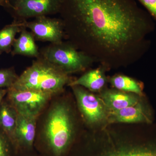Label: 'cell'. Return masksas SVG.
<instances>
[{
    "label": "cell",
    "instance_id": "8",
    "mask_svg": "<svg viewBox=\"0 0 156 156\" xmlns=\"http://www.w3.org/2000/svg\"><path fill=\"white\" fill-rule=\"evenodd\" d=\"M62 0H14L12 9L22 19L58 13Z\"/></svg>",
    "mask_w": 156,
    "mask_h": 156
},
{
    "label": "cell",
    "instance_id": "16",
    "mask_svg": "<svg viewBox=\"0 0 156 156\" xmlns=\"http://www.w3.org/2000/svg\"><path fill=\"white\" fill-rule=\"evenodd\" d=\"M110 82L117 90L127 93H134L140 96L143 95L142 84L128 76L123 75L113 76L111 78Z\"/></svg>",
    "mask_w": 156,
    "mask_h": 156
},
{
    "label": "cell",
    "instance_id": "21",
    "mask_svg": "<svg viewBox=\"0 0 156 156\" xmlns=\"http://www.w3.org/2000/svg\"><path fill=\"white\" fill-rule=\"evenodd\" d=\"M0 2H1V5L12 9V5L10 3L9 0H0Z\"/></svg>",
    "mask_w": 156,
    "mask_h": 156
},
{
    "label": "cell",
    "instance_id": "19",
    "mask_svg": "<svg viewBox=\"0 0 156 156\" xmlns=\"http://www.w3.org/2000/svg\"><path fill=\"white\" fill-rule=\"evenodd\" d=\"M147 10L150 14L156 20V0H138Z\"/></svg>",
    "mask_w": 156,
    "mask_h": 156
},
{
    "label": "cell",
    "instance_id": "10",
    "mask_svg": "<svg viewBox=\"0 0 156 156\" xmlns=\"http://www.w3.org/2000/svg\"><path fill=\"white\" fill-rule=\"evenodd\" d=\"M139 95L115 89H106L101 92V97L109 112H114L135 105L140 101Z\"/></svg>",
    "mask_w": 156,
    "mask_h": 156
},
{
    "label": "cell",
    "instance_id": "15",
    "mask_svg": "<svg viewBox=\"0 0 156 156\" xmlns=\"http://www.w3.org/2000/svg\"><path fill=\"white\" fill-rule=\"evenodd\" d=\"M17 112L12 105L4 103L0 107V127L11 138H14Z\"/></svg>",
    "mask_w": 156,
    "mask_h": 156
},
{
    "label": "cell",
    "instance_id": "2",
    "mask_svg": "<svg viewBox=\"0 0 156 156\" xmlns=\"http://www.w3.org/2000/svg\"><path fill=\"white\" fill-rule=\"evenodd\" d=\"M69 81L68 75L39 56L9 89L34 90L55 95L61 92Z\"/></svg>",
    "mask_w": 156,
    "mask_h": 156
},
{
    "label": "cell",
    "instance_id": "1",
    "mask_svg": "<svg viewBox=\"0 0 156 156\" xmlns=\"http://www.w3.org/2000/svg\"><path fill=\"white\" fill-rule=\"evenodd\" d=\"M58 13L68 42L105 67L141 58L154 28L135 0H62Z\"/></svg>",
    "mask_w": 156,
    "mask_h": 156
},
{
    "label": "cell",
    "instance_id": "6",
    "mask_svg": "<svg viewBox=\"0 0 156 156\" xmlns=\"http://www.w3.org/2000/svg\"><path fill=\"white\" fill-rule=\"evenodd\" d=\"M72 87L81 112L87 122L97 124L106 118L108 110L101 98L80 86Z\"/></svg>",
    "mask_w": 156,
    "mask_h": 156
},
{
    "label": "cell",
    "instance_id": "3",
    "mask_svg": "<svg viewBox=\"0 0 156 156\" xmlns=\"http://www.w3.org/2000/svg\"><path fill=\"white\" fill-rule=\"evenodd\" d=\"M73 123L69 107L57 102L50 109L44 127V134L48 145L54 154L61 155L72 140Z\"/></svg>",
    "mask_w": 156,
    "mask_h": 156
},
{
    "label": "cell",
    "instance_id": "18",
    "mask_svg": "<svg viewBox=\"0 0 156 156\" xmlns=\"http://www.w3.org/2000/svg\"><path fill=\"white\" fill-rule=\"evenodd\" d=\"M18 77L13 69H8L0 70V88H11Z\"/></svg>",
    "mask_w": 156,
    "mask_h": 156
},
{
    "label": "cell",
    "instance_id": "12",
    "mask_svg": "<svg viewBox=\"0 0 156 156\" xmlns=\"http://www.w3.org/2000/svg\"><path fill=\"white\" fill-rule=\"evenodd\" d=\"M105 66L91 70L85 73L80 77L70 82L71 87L80 86L92 92H98L103 89L106 85L107 78L105 73Z\"/></svg>",
    "mask_w": 156,
    "mask_h": 156
},
{
    "label": "cell",
    "instance_id": "20",
    "mask_svg": "<svg viewBox=\"0 0 156 156\" xmlns=\"http://www.w3.org/2000/svg\"><path fill=\"white\" fill-rule=\"evenodd\" d=\"M0 156H9V146L5 137L0 133Z\"/></svg>",
    "mask_w": 156,
    "mask_h": 156
},
{
    "label": "cell",
    "instance_id": "5",
    "mask_svg": "<svg viewBox=\"0 0 156 156\" xmlns=\"http://www.w3.org/2000/svg\"><path fill=\"white\" fill-rule=\"evenodd\" d=\"M53 95L34 90L9 89V98L11 105L18 113L28 116L37 117Z\"/></svg>",
    "mask_w": 156,
    "mask_h": 156
},
{
    "label": "cell",
    "instance_id": "7",
    "mask_svg": "<svg viewBox=\"0 0 156 156\" xmlns=\"http://www.w3.org/2000/svg\"><path fill=\"white\" fill-rule=\"evenodd\" d=\"M23 26L38 41L56 44L62 42L65 37L63 23L60 19L41 16L30 22L23 21Z\"/></svg>",
    "mask_w": 156,
    "mask_h": 156
},
{
    "label": "cell",
    "instance_id": "11",
    "mask_svg": "<svg viewBox=\"0 0 156 156\" xmlns=\"http://www.w3.org/2000/svg\"><path fill=\"white\" fill-rule=\"evenodd\" d=\"M37 118L18 113L14 139L24 145H31L35 136Z\"/></svg>",
    "mask_w": 156,
    "mask_h": 156
},
{
    "label": "cell",
    "instance_id": "9",
    "mask_svg": "<svg viewBox=\"0 0 156 156\" xmlns=\"http://www.w3.org/2000/svg\"><path fill=\"white\" fill-rule=\"evenodd\" d=\"M108 115L110 122L150 123L152 122L150 114L140 101L135 105L109 112Z\"/></svg>",
    "mask_w": 156,
    "mask_h": 156
},
{
    "label": "cell",
    "instance_id": "17",
    "mask_svg": "<svg viewBox=\"0 0 156 156\" xmlns=\"http://www.w3.org/2000/svg\"><path fill=\"white\" fill-rule=\"evenodd\" d=\"M23 27V22L11 24L0 30V52H6L11 48L16 34Z\"/></svg>",
    "mask_w": 156,
    "mask_h": 156
},
{
    "label": "cell",
    "instance_id": "23",
    "mask_svg": "<svg viewBox=\"0 0 156 156\" xmlns=\"http://www.w3.org/2000/svg\"><path fill=\"white\" fill-rule=\"evenodd\" d=\"M0 5H1V2H0Z\"/></svg>",
    "mask_w": 156,
    "mask_h": 156
},
{
    "label": "cell",
    "instance_id": "22",
    "mask_svg": "<svg viewBox=\"0 0 156 156\" xmlns=\"http://www.w3.org/2000/svg\"><path fill=\"white\" fill-rule=\"evenodd\" d=\"M5 92L3 90H0V103H1V101H2V98L5 95Z\"/></svg>",
    "mask_w": 156,
    "mask_h": 156
},
{
    "label": "cell",
    "instance_id": "4",
    "mask_svg": "<svg viewBox=\"0 0 156 156\" xmlns=\"http://www.w3.org/2000/svg\"><path fill=\"white\" fill-rule=\"evenodd\" d=\"M39 56L68 75L83 71L95 62L69 42L51 44Z\"/></svg>",
    "mask_w": 156,
    "mask_h": 156
},
{
    "label": "cell",
    "instance_id": "13",
    "mask_svg": "<svg viewBox=\"0 0 156 156\" xmlns=\"http://www.w3.org/2000/svg\"><path fill=\"white\" fill-rule=\"evenodd\" d=\"M98 156H156V145H121L110 149Z\"/></svg>",
    "mask_w": 156,
    "mask_h": 156
},
{
    "label": "cell",
    "instance_id": "14",
    "mask_svg": "<svg viewBox=\"0 0 156 156\" xmlns=\"http://www.w3.org/2000/svg\"><path fill=\"white\" fill-rule=\"evenodd\" d=\"M14 54L38 57L40 55L32 34L22 28L19 37L15 39L13 44Z\"/></svg>",
    "mask_w": 156,
    "mask_h": 156
}]
</instances>
